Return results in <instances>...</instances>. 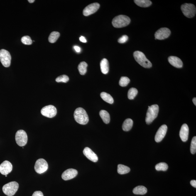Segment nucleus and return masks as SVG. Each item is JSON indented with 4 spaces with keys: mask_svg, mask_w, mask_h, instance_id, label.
<instances>
[{
    "mask_svg": "<svg viewBox=\"0 0 196 196\" xmlns=\"http://www.w3.org/2000/svg\"><path fill=\"white\" fill-rule=\"evenodd\" d=\"M78 174L77 171L74 169H70L65 170L62 174V177L65 180H70L75 178Z\"/></svg>",
    "mask_w": 196,
    "mask_h": 196,
    "instance_id": "obj_15",
    "label": "nucleus"
},
{
    "mask_svg": "<svg viewBox=\"0 0 196 196\" xmlns=\"http://www.w3.org/2000/svg\"><path fill=\"white\" fill-rule=\"evenodd\" d=\"M131 22L129 17L124 15H120L114 18L112 21L113 26L116 28H120L127 26Z\"/></svg>",
    "mask_w": 196,
    "mask_h": 196,
    "instance_id": "obj_3",
    "label": "nucleus"
},
{
    "mask_svg": "<svg viewBox=\"0 0 196 196\" xmlns=\"http://www.w3.org/2000/svg\"><path fill=\"white\" fill-rule=\"evenodd\" d=\"M16 142L19 146H24L27 142L28 137L26 131L20 130L17 131L16 135Z\"/></svg>",
    "mask_w": 196,
    "mask_h": 196,
    "instance_id": "obj_7",
    "label": "nucleus"
},
{
    "mask_svg": "<svg viewBox=\"0 0 196 196\" xmlns=\"http://www.w3.org/2000/svg\"><path fill=\"white\" fill-rule=\"evenodd\" d=\"M100 68L101 72L102 74H106L109 71V63L107 59H103L100 62Z\"/></svg>",
    "mask_w": 196,
    "mask_h": 196,
    "instance_id": "obj_19",
    "label": "nucleus"
},
{
    "mask_svg": "<svg viewBox=\"0 0 196 196\" xmlns=\"http://www.w3.org/2000/svg\"><path fill=\"white\" fill-rule=\"evenodd\" d=\"M99 115L105 124H109L110 121V116L108 111L103 110H101L99 112Z\"/></svg>",
    "mask_w": 196,
    "mask_h": 196,
    "instance_id": "obj_20",
    "label": "nucleus"
},
{
    "mask_svg": "<svg viewBox=\"0 0 196 196\" xmlns=\"http://www.w3.org/2000/svg\"><path fill=\"white\" fill-rule=\"evenodd\" d=\"M100 7L99 3H94L89 5L84 8L83 11V14L85 16H90L96 12Z\"/></svg>",
    "mask_w": 196,
    "mask_h": 196,
    "instance_id": "obj_12",
    "label": "nucleus"
},
{
    "mask_svg": "<svg viewBox=\"0 0 196 196\" xmlns=\"http://www.w3.org/2000/svg\"><path fill=\"white\" fill-rule=\"evenodd\" d=\"M168 130V127L166 125H163L159 128L155 137V141L157 143L161 141L165 137Z\"/></svg>",
    "mask_w": 196,
    "mask_h": 196,
    "instance_id": "obj_13",
    "label": "nucleus"
},
{
    "mask_svg": "<svg viewBox=\"0 0 196 196\" xmlns=\"http://www.w3.org/2000/svg\"><path fill=\"white\" fill-rule=\"evenodd\" d=\"M87 66V64L84 62H81L79 64L78 67V69L81 75H84L86 73Z\"/></svg>",
    "mask_w": 196,
    "mask_h": 196,
    "instance_id": "obj_27",
    "label": "nucleus"
},
{
    "mask_svg": "<svg viewBox=\"0 0 196 196\" xmlns=\"http://www.w3.org/2000/svg\"><path fill=\"white\" fill-rule=\"evenodd\" d=\"M134 2L137 5L142 7H147L151 6V1L149 0H134Z\"/></svg>",
    "mask_w": 196,
    "mask_h": 196,
    "instance_id": "obj_23",
    "label": "nucleus"
},
{
    "mask_svg": "<svg viewBox=\"0 0 196 196\" xmlns=\"http://www.w3.org/2000/svg\"><path fill=\"white\" fill-rule=\"evenodd\" d=\"M7 175H6V177H7Z\"/></svg>",
    "mask_w": 196,
    "mask_h": 196,
    "instance_id": "obj_41",
    "label": "nucleus"
},
{
    "mask_svg": "<svg viewBox=\"0 0 196 196\" xmlns=\"http://www.w3.org/2000/svg\"><path fill=\"white\" fill-rule=\"evenodd\" d=\"M101 97L105 102L109 104H112L114 102V99L110 94L105 92H102L100 94Z\"/></svg>",
    "mask_w": 196,
    "mask_h": 196,
    "instance_id": "obj_24",
    "label": "nucleus"
},
{
    "mask_svg": "<svg viewBox=\"0 0 196 196\" xmlns=\"http://www.w3.org/2000/svg\"><path fill=\"white\" fill-rule=\"evenodd\" d=\"M130 168L126 166L120 164L118 165L117 172L120 174H124L129 173L130 172Z\"/></svg>",
    "mask_w": 196,
    "mask_h": 196,
    "instance_id": "obj_25",
    "label": "nucleus"
},
{
    "mask_svg": "<svg viewBox=\"0 0 196 196\" xmlns=\"http://www.w3.org/2000/svg\"><path fill=\"white\" fill-rule=\"evenodd\" d=\"M74 49L76 50V51L79 53L81 52V48L80 47L78 46H74Z\"/></svg>",
    "mask_w": 196,
    "mask_h": 196,
    "instance_id": "obj_37",
    "label": "nucleus"
},
{
    "mask_svg": "<svg viewBox=\"0 0 196 196\" xmlns=\"http://www.w3.org/2000/svg\"><path fill=\"white\" fill-rule=\"evenodd\" d=\"M42 115L47 117L52 118L56 115L57 109L54 106L49 105L45 106L41 111Z\"/></svg>",
    "mask_w": 196,
    "mask_h": 196,
    "instance_id": "obj_10",
    "label": "nucleus"
},
{
    "mask_svg": "<svg viewBox=\"0 0 196 196\" xmlns=\"http://www.w3.org/2000/svg\"><path fill=\"white\" fill-rule=\"evenodd\" d=\"M190 184L191 185L195 188H196V180H195L191 181Z\"/></svg>",
    "mask_w": 196,
    "mask_h": 196,
    "instance_id": "obj_36",
    "label": "nucleus"
},
{
    "mask_svg": "<svg viewBox=\"0 0 196 196\" xmlns=\"http://www.w3.org/2000/svg\"><path fill=\"white\" fill-rule=\"evenodd\" d=\"M181 9L184 16L188 18H192L195 16L196 8L195 5L190 3H185L181 6Z\"/></svg>",
    "mask_w": 196,
    "mask_h": 196,
    "instance_id": "obj_6",
    "label": "nucleus"
},
{
    "mask_svg": "<svg viewBox=\"0 0 196 196\" xmlns=\"http://www.w3.org/2000/svg\"><path fill=\"white\" fill-rule=\"evenodd\" d=\"M138 91L136 88H131L128 91V97L130 99H133L138 94Z\"/></svg>",
    "mask_w": 196,
    "mask_h": 196,
    "instance_id": "obj_28",
    "label": "nucleus"
},
{
    "mask_svg": "<svg viewBox=\"0 0 196 196\" xmlns=\"http://www.w3.org/2000/svg\"><path fill=\"white\" fill-rule=\"evenodd\" d=\"M74 119L78 123L81 125L87 124L89 121V117L87 112L82 108H77L74 114Z\"/></svg>",
    "mask_w": 196,
    "mask_h": 196,
    "instance_id": "obj_1",
    "label": "nucleus"
},
{
    "mask_svg": "<svg viewBox=\"0 0 196 196\" xmlns=\"http://www.w3.org/2000/svg\"><path fill=\"white\" fill-rule=\"evenodd\" d=\"M130 80L126 77H122L119 81V85L122 87H126L129 84Z\"/></svg>",
    "mask_w": 196,
    "mask_h": 196,
    "instance_id": "obj_30",
    "label": "nucleus"
},
{
    "mask_svg": "<svg viewBox=\"0 0 196 196\" xmlns=\"http://www.w3.org/2000/svg\"><path fill=\"white\" fill-rule=\"evenodd\" d=\"M11 56L10 52L4 49L0 50V61L3 66L8 67L11 65Z\"/></svg>",
    "mask_w": 196,
    "mask_h": 196,
    "instance_id": "obj_8",
    "label": "nucleus"
},
{
    "mask_svg": "<svg viewBox=\"0 0 196 196\" xmlns=\"http://www.w3.org/2000/svg\"><path fill=\"white\" fill-rule=\"evenodd\" d=\"M128 37L126 35H123L118 40V42L120 43H124L128 41Z\"/></svg>",
    "mask_w": 196,
    "mask_h": 196,
    "instance_id": "obj_34",
    "label": "nucleus"
},
{
    "mask_svg": "<svg viewBox=\"0 0 196 196\" xmlns=\"http://www.w3.org/2000/svg\"><path fill=\"white\" fill-rule=\"evenodd\" d=\"M135 60L140 65L145 68H149L152 67V64L146 58L144 54L142 52L136 51L133 53Z\"/></svg>",
    "mask_w": 196,
    "mask_h": 196,
    "instance_id": "obj_2",
    "label": "nucleus"
},
{
    "mask_svg": "<svg viewBox=\"0 0 196 196\" xmlns=\"http://www.w3.org/2000/svg\"><path fill=\"white\" fill-rule=\"evenodd\" d=\"M171 34L170 29L167 28H162L156 32L155 34V39L164 40L168 38Z\"/></svg>",
    "mask_w": 196,
    "mask_h": 196,
    "instance_id": "obj_11",
    "label": "nucleus"
},
{
    "mask_svg": "<svg viewBox=\"0 0 196 196\" xmlns=\"http://www.w3.org/2000/svg\"><path fill=\"white\" fill-rule=\"evenodd\" d=\"M60 36L59 33L53 31L50 33L48 38V40L50 43H53L56 42Z\"/></svg>",
    "mask_w": 196,
    "mask_h": 196,
    "instance_id": "obj_26",
    "label": "nucleus"
},
{
    "mask_svg": "<svg viewBox=\"0 0 196 196\" xmlns=\"http://www.w3.org/2000/svg\"><path fill=\"white\" fill-rule=\"evenodd\" d=\"M69 78L67 75H62L57 77L56 79V81L57 82H62L66 83L68 82Z\"/></svg>",
    "mask_w": 196,
    "mask_h": 196,
    "instance_id": "obj_32",
    "label": "nucleus"
},
{
    "mask_svg": "<svg viewBox=\"0 0 196 196\" xmlns=\"http://www.w3.org/2000/svg\"><path fill=\"white\" fill-rule=\"evenodd\" d=\"M168 61L171 65L177 68H181L183 67V62L178 57L170 56L168 58Z\"/></svg>",
    "mask_w": 196,
    "mask_h": 196,
    "instance_id": "obj_18",
    "label": "nucleus"
},
{
    "mask_svg": "<svg viewBox=\"0 0 196 196\" xmlns=\"http://www.w3.org/2000/svg\"><path fill=\"white\" fill-rule=\"evenodd\" d=\"M83 153L86 157L94 163L97 162L98 160V157L91 148L86 147L83 150Z\"/></svg>",
    "mask_w": 196,
    "mask_h": 196,
    "instance_id": "obj_16",
    "label": "nucleus"
},
{
    "mask_svg": "<svg viewBox=\"0 0 196 196\" xmlns=\"http://www.w3.org/2000/svg\"><path fill=\"white\" fill-rule=\"evenodd\" d=\"M19 187L18 183L16 182L13 181L6 184L2 188L3 192L8 196H12L15 195L18 191Z\"/></svg>",
    "mask_w": 196,
    "mask_h": 196,
    "instance_id": "obj_5",
    "label": "nucleus"
},
{
    "mask_svg": "<svg viewBox=\"0 0 196 196\" xmlns=\"http://www.w3.org/2000/svg\"><path fill=\"white\" fill-rule=\"evenodd\" d=\"M155 168L157 171H166L168 168V166L165 163H158L155 166Z\"/></svg>",
    "mask_w": 196,
    "mask_h": 196,
    "instance_id": "obj_29",
    "label": "nucleus"
},
{
    "mask_svg": "<svg viewBox=\"0 0 196 196\" xmlns=\"http://www.w3.org/2000/svg\"><path fill=\"white\" fill-rule=\"evenodd\" d=\"M80 39V41L81 42H82V43H86V42H87V40L85 38V37L82 36H81L80 39Z\"/></svg>",
    "mask_w": 196,
    "mask_h": 196,
    "instance_id": "obj_38",
    "label": "nucleus"
},
{
    "mask_svg": "<svg viewBox=\"0 0 196 196\" xmlns=\"http://www.w3.org/2000/svg\"><path fill=\"white\" fill-rule=\"evenodd\" d=\"M32 196H44L43 193L40 191H36L33 194Z\"/></svg>",
    "mask_w": 196,
    "mask_h": 196,
    "instance_id": "obj_35",
    "label": "nucleus"
},
{
    "mask_svg": "<svg viewBox=\"0 0 196 196\" xmlns=\"http://www.w3.org/2000/svg\"><path fill=\"white\" fill-rule=\"evenodd\" d=\"M190 151L192 154H194L196 152V137H194L192 138L191 142Z\"/></svg>",
    "mask_w": 196,
    "mask_h": 196,
    "instance_id": "obj_31",
    "label": "nucleus"
},
{
    "mask_svg": "<svg viewBox=\"0 0 196 196\" xmlns=\"http://www.w3.org/2000/svg\"><path fill=\"white\" fill-rule=\"evenodd\" d=\"M189 128L188 125L185 124L182 125L180 131V136L182 141L185 142L188 139Z\"/></svg>",
    "mask_w": 196,
    "mask_h": 196,
    "instance_id": "obj_17",
    "label": "nucleus"
},
{
    "mask_svg": "<svg viewBox=\"0 0 196 196\" xmlns=\"http://www.w3.org/2000/svg\"><path fill=\"white\" fill-rule=\"evenodd\" d=\"M13 170V165L8 160H5L0 165V173L3 175H7Z\"/></svg>",
    "mask_w": 196,
    "mask_h": 196,
    "instance_id": "obj_14",
    "label": "nucleus"
},
{
    "mask_svg": "<svg viewBox=\"0 0 196 196\" xmlns=\"http://www.w3.org/2000/svg\"><path fill=\"white\" fill-rule=\"evenodd\" d=\"M48 164L43 159H39L36 160L35 165V170L37 173L41 174L45 173L48 169Z\"/></svg>",
    "mask_w": 196,
    "mask_h": 196,
    "instance_id": "obj_9",
    "label": "nucleus"
},
{
    "mask_svg": "<svg viewBox=\"0 0 196 196\" xmlns=\"http://www.w3.org/2000/svg\"><path fill=\"white\" fill-rule=\"evenodd\" d=\"M192 101H193V102L194 103V104L196 106V98L195 97H194L193 98V99H192Z\"/></svg>",
    "mask_w": 196,
    "mask_h": 196,
    "instance_id": "obj_39",
    "label": "nucleus"
},
{
    "mask_svg": "<svg viewBox=\"0 0 196 196\" xmlns=\"http://www.w3.org/2000/svg\"><path fill=\"white\" fill-rule=\"evenodd\" d=\"M21 42L25 45H31L33 43V41L31 38L28 36H23L21 39Z\"/></svg>",
    "mask_w": 196,
    "mask_h": 196,
    "instance_id": "obj_33",
    "label": "nucleus"
},
{
    "mask_svg": "<svg viewBox=\"0 0 196 196\" xmlns=\"http://www.w3.org/2000/svg\"><path fill=\"white\" fill-rule=\"evenodd\" d=\"M147 192V189L143 186H138L133 189V193L137 195H144Z\"/></svg>",
    "mask_w": 196,
    "mask_h": 196,
    "instance_id": "obj_22",
    "label": "nucleus"
},
{
    "mask_svg": "<svg viewBox=\"0 0 196 196\" xmlns=\"http://www.w3.org/2000/svg\"><path fill=\"white\" fill-rule=\"evenodd\" d=\"M159 108L157 105L155 104L148 106L146 113L145 121L147 124H151L158 116Z\"/></svg>",
    "mask_w": 196,
    "mask_h": 196,
    "instance_id": "obj_4",
    "label": "nucleus"
},
{
    "mask_svg": "<svg viewBox=\"0 0 196 196\" xmlns=\"http://www.w3.org/2000/svg\"><path fill=\"white\" fill-rule=\"evenodd\" d=\"M133 124V121L131 119H126L122 125V128L123 131H129L132 127Z\"/></svg>",
    "mask_w": 196,
    "mask_h": 196,
    "instance_id": "obj_21",
    "label": "nucleus"
},
{
    "mask_svg": "<svg viewBox=\"0 0 196 196\" xmlns=\"http://www.w3.org/2000/svg\"><path fill=\"white\" fill-rule=\"evenodd\" d=\"M28 1L30 3H33L34 2V0H28Z\"/></svg>",
    "mask_w": 196,
    "mask_h": 196,
    "instance_id": "obj_40",
    "label": "nucleus"
}]
</instances>
